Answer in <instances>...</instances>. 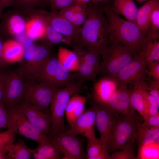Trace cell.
Wrapping results in <instances>:
<instances>
[{
    "instance_id": "obj_1",
    "label": "cell",
    "mask_w": 159,
    "mask_h": 159,
    "mask_svg": "<svg viewBox=\"0 0 159 159\" xmlns=\"http://www.w3.org/2000/svg\"><path fill=\"white\" fill-rule=\"evenodd\" d=\"M85 9L86 18L81 27L78 40L72 44L96 52L101 56L110 42L107 20L98 4L88 3Z\"/></svg>"
},
{
    "instance_id": "obj_2",
    "label": "cell",
    "mask_w": 159,
    "mask_h": 159,
    "mask_svg": "<svg viewBox=\"0 0 159 159\" xmlns=\"http://www.w3.org/2000/svg\"><path fill=\"white\" fill-rule=\"evenodd\" d=\"M107 20L110 41L120 42L138 53L142 49L145 38L134 22L120 17L110 4L101 6Z\"/></svg>"
},
{
    "instance_id": "obj_3",
    "label": "cell",
    "mask_w": 159,
    "mask_h": 159,
    "mask_svg": "<svg viewBox=\"0 0 159 159\" xmlns=\"http://www.w3.org/2000/svg\"><path fill=\"white\" fill-rule=\"evenodd\" d=\"M136 54L133 49L120 42L110 41L107 49L101 55L99 74L102 77L114 79Z\"/></svg>"
},
{
    "instance_id": "obj_4",
    "label": "cell",
    "mask_w": 159,
    "mask_h": 159,
    "mask_svg": "<svg viewBox=\"0 0 159 159\" xmlns=\"http://www.w3.org/2000/svg\"><path fill=\"white\" fill-rule=\"evenodd\" d=\"M70 72L61 64L57 57L51 55L41 66L35 80L39 83L58 89L77 82L73 73Z\"/></svg>"
},
{
    "instance_id": "obj_5",
    "label": "cell",
    "mask_w": 159,
    "mask_h": 159,
    "mask_svg": "<svg viewBox=\"0 0 159 159\" xmlns=\"http://www.w3.org/2000/svg\"><path fill=\"white\" fill-rule=\"evenodd\" d=\"M83 84L77 82L55 92L50 105L52 123L50 134L67 130L64 119L66 107L73 95L82 92Z\"/></svg>"
},
{
    "instance_id": "obj_6",
    "label": "cell",
    "mask_w": 159,
    "mask_h": 159,
    "mask_svg": "<svg viewBox=\"0 0 159 159\" xmlns=\"http://www.w3.org/2000/svg\"><path fill=\"white\" fill-rule=\"evenodd\" d=\"M137 118L136 115L116 116L110 151L113 152L134 147L138 120Z\"/></svg>"
},
{
    "instance_id": "obj_7",
    "label": "cell",
    "mask_w": 159,
    "mask_h": 159,
    "mask_svg": "<svg viewBox=\"0 0 159 159\" xmlns=\"http://www.w3.org/2000/svg\"><path fill=\"white\" fill-rule=\"evenodd\" d=\"M73 51L79 59V67L73 73L77 82L84 84L86 81L95 83L99 74L100 55L97 52L72 44Z\"/></svg>"
},
{
    "instance_id": "obj_8",
    "label": "cell",
    "mask_w": 159,
    "mask_h": 159,
    "mask_svg": "<svg viewBox=\"0 0 159 159\" xmlns=\"http://www.w3.org/2000/svg\"><path fill=\"white\" fill-rule=\"evenodd\" d=\"M51 44L30 45L24 51L18 74L23 78L35 80L42 64L51 55Z\"/></svg>"
},
{
    "instance_id": "obj_9",
    "label": "cell",
    "mask_w": 159,
    "mask_h": 159,
    "mask_svg": "<svg viewBox=\"0 0 159 159\" xmlns=\"http://www.w3.org/2000/svg\"><path fill=\"white\" fill-rule=\"evenodd\" d=\"M9 116L8 129L37 142L39 144L51 142L50 138L40 132L16 106L6 108Z\"/></svg>"
},
{
    "instance_id": "obj_10",
    "label": "cell",
    "mask_w": 159,
    "mask_h": 159,
    "mask_svg": "<svg viewBox=\"0 0 159 159\" xmlns=\"http://www.w3.org/2000/svg\"><path fill=\"white\" fill-rule=\"evenodd\" d=\"M147 64L142 49L135 55L132 59L123 67L114 79L118 85L130 84L148 86L146 82Z\"/></svg>"
},
{
    "instance_id": "obj_11",
    "label": "cell",
    "mask_w": 159,
    "mask_h": 159,
    "mask_svg": "<svg viewBox=\"0 0 159 159\" xmlns=\"http://www.w3.org/2000/svg\"><path fill=\"white\" fill-rule=\"evenodd\" d=\"M51 142L59 150L63 159H85L84 140L68 133L66 130L50 135Z\"/></svg>"
},
{
    "instance_id": "obj_12",
    "label": "cell",
    "mask_w": 159,
    "mask_h": 159,
    "mask_svg": "<svg viewBox=\"0 0 159 159\" xmlns=\"http://www.w3.org/2000/svg\"><path fill=\"white\" fill-rule=\"evenodd\" d=\"M55 89L42 84L28 82L24 83L21 100L43 110L51 112L50 105Z\"/></svg>"
},
{
    "instance_id": "obj_13",
    "label": "cell",
    "mask_w": 159,
    "mask_h": 159,
    "mask_svg": "<svg viewBox=\"0 0 159 159\" xmlns=\"http://www.w3.org/2000/svg\"><path fill=\"white\" fill-rule=\"evenodd\" d=\"M15 106L18 108L29 122L42 133L47 136L50 134L52 123L51 112L43 110L21 100Z\"/></svg>"
},
{
    "instance_id": "obj_14",
    "label": "cell",
    "mask_w": 159,
    "mask_h": 159,
    "mask_svg": "<svg viewBox=\"0 0 159 159\" xmlns=\"http://www.w3.org/2000/svg\"><path fill=\"white\" fill-rule=\"evenodd\" d=\"M96 110L95 126L100 135V139L109 153L116 116L107 107L94 102Z\"/></svg>"
},
{
    "instance_id": "obj_15",
    "label": "cell",
    "mask_w": 159,
    "mask_h": 159,
    "mask_svg": "<svg viewBox=\"0 0 159 159\" xmlns=\"http://www.w3.org/2000/svg\"><path fill=\"white\" fill-rule=\"evenodd\" d=\"M102 105L107 107L115 116L119 115H136L135 110L131 104L129 89L126 84L119 85L117 90L108 101Z\"/></svg>"
},
{
    "instance_id": "obj_16",
    "label": "cell",
    "mask_w": 159,
    "mask_h": 159,
    "mask_svg": "<svg viewBox=\"0 0 159 159\" xmlns=\"http://www.w3.org/2000/svg\"><path fill=\"white\" fill-rule=\"evenodd\" d=\"M96 115V108L92 104L91 107L85 109L77 118L72 126L66 130L67 132L76 136L82 135L87 139L96 138L95 131Z\"/></svg>"
},
{
    "instance_id": "obj_17",
    "label": "cell",
    "mask_w": 159,
    "mask_h": 159,
    "mask_svg": "<svg viewBox=\"0 0 159 159\" xmlns=\"http://www.w3.org/2000/svg\"><path fill=\"white\" fill-rule=\"evenodd\" d=\"M44 15L42 16L44 19L72 44L77 42L81 27L74 25L58 12H53Z\"/></svg>"
},
{
    "instance_id": "obj_18",
    "label": "cell",
    "mask_w": 159,
    "mask_h": 159,
    "mask_svg": "<svg viewBox=\"0 0 159 159\" xmlns=\"http://www.w3.org/2000/svg\"><path fill=\"white\" fill-rule=\"evenodd\" d=\"M24 87L22 78L18 73L13 72L7 75L3 98L6 108L14 107L20 102Z\"/></svg>"
},
{
    "instance_id": "obj_19",
    "label": "cell",
    "mask_w": 159,
    "mask_h": 159,
    "mask_svg": "<svg viewBox=\"0 0 159 159\" xmlns=\"http://www.w3.org/2000/svg\"><path fill=\"white\" fill-rule=\"evenodd\" d=\"M118 85L113 79L102 77L94 83L93 93L88 96L100 105L106 103L117 90Z\"/></svg>"
},
{
    "instance_id": "obj_20",
    "label": "cell",
    "mask_w": 159,
    "mask_h": 159,
    "mask_svg": "<svg viewBox=\"0 0 159 159\" xmlns=\"http://www.w3.org/2000/svg\"><path fill=\"white\" fill-rule=\"evenodd\" d=\"M88 97L76 93L70 98L66 107L65 115L69 127L73 125L77 118L84 112Z\"/></svg>"
},
{
    "instance_id": "obj_21",
    "label": "cell",
    "mask_w": 159,
    "mask_h": 159,
    "mask_svg": "<svg viewBox=\"0 0 159 159\" xmlns=\"http://www.w3.org/2000/svg\"><path fill=\"white\" fill-rule=\"evenodd\" d=\"M159 5V0H149L138 9L135 23L145 37L150 26L152 13Z\"/></svg>"
},
{
    "instance_id": "obj_22",
    "label": "cell",
    "mask_w": 159,
    "mask_h": 159,
    "mask_svg": "<svg viewBox=\"0 0 159 159\" xmlns=\"http://www.w3.org/2000/svg\"><path fill=\"white\" fill-rule=\"evenodd\" d=\"M147 89V87L140 84L133 85L129 89L131 106L143 118L148 115V105L144 94L145 90Z\"/></svg>"
},
{
    "instance_id": "obj_23",
    "label": "cell",
    "mask_w": 159,
    "mask_h": 159,
    "mask_svg": "<svg viewBox=\"0 0 159 159\" xmlns=\"http://www.w3.org/2000/svg\"><path fill=\"white\" fill-rule=\"evenodd\" d=\"M136 142L138 148L151 143L159 144V127L148 126L138 120L137 123Z\"/></svg>"
},
{
    "instance_id": "obj_24",
    "label": "cell",
    "mask_w": 159,
    "mask_h": 159,
    "mask_svg": "<svg viewBox=\"0 0 159 159\" xmlns=\"http://www.w3.org/2000/svg\"><path fill=\"white\" fill-rule=\"evenodd\" d=\"M24 52L22 45L16 41L9 40L3 43L2 53L5 62L13 63L21 61Z\"/></svg>"
},
{
    "instance_id": "obj_25",
    "label": "cell",
    "mask_w": 159,
    "mask_h": 159,
    "mask_svg": "<svg viewBox=\"0 0 159 159\" xmlns=\"http://www.w3.org/2000/svg\"><path fill=\"white\" fill-rule=\"evenodd\" d=\"M112 6L117 14H120L127 20L135 23L138 9L133 0H113Z\"/></svg>"
},
{
    "instance_id": "obj_26",
    "label": "cell",
    "mask_w": 159,
    "mask_h": 159,
    "mask_svg": "<svg viewBox=\"0 0 159 159\" xmlns=\"http://www.w3.org/2000/svg\"><path fill=\"white\" fill-rule=\"evenodd\" d=\"M6 159H29L32 157V149L29 148L25 142L19 139L16 143L7 144Z\"/></svg>"
},
{
    "instance_id": "obj_27",
    "label": "cell",
    "mask_w": 159,
    "mask_h": 159,
    "mask_svg": "<svg viewBox=\"0 0 159 159\" xmlns=\"http://www.w3.org/2000/svg\"><path fill=\"white\" fill-rule=\"evenodd\" d=\"M87 139V159H110V155L100 138Z\"/></svg>"
},
{
    "instance_id": "obj_28",
    "label": "cell",
    "mask_w": 159,
    "mask_h": 159,
    "mask_svg": "<svg viewBox=\"0 0 159 159\" xmlns=\"http://www.w3.org/2000/svg\"><path fill=\"white\" fill-rule=\"evenodd\" d=\"M62 154L51 142L39 144L32 149V157L34 159H61Z\"/></svg>"
},
{
    "instance_id": "obj_29",
    "label": "cell",
    "mask_w": 159,
    "mask_h": 159,
    "mask_svg": "<svg viewBox=\"0 0 159 159\" xmlns=\"http://www.w3.org/2000/svg\"><path fill=\"white\" fill-rule=\"evenodd\" d=\"M57 58L61 64L69 71H76L79 67L78 57L74 51L60 47L58 50Z\"/></svg>"
},
{
    "instance_id": "obj_30",
    "label": "cell",
    "mask_w": 159,
    "mask_h": 159,
    "mask_svg": "<svg viewBox=\"0 0 159 159\" xmlns=\"http://www.w3.org/2000/svg\"><path fill=\"white\" fill-rule=\"evenodd\" d=\"M142 49L143 51L147 63L159 61V38L146 37Z\"/></svg>"
},
{
    "instance_id": "obj_31",
    "label": "cell",
    "mask_w": 159,
    "mask_h": 159,
    "mask_svg": "<svg viewBox=\"0 0 159 159\" xmlns=\"http://www.w3.org/2000/svg\"><path fill=\"white\" fill-rule=\"evenodd\" d=\"M46 23L42 17L34 18L26 24V31L30 39H36L45 36Z\"/></svg>"
},
{
    "instance_id": "obj_32",
    "label": "cell",
    "mask_w": 159,
    "mask_h": 159,
    "mask_svg": "<svg viewBox=\"0 0 159 159\" xmlns=\"http://www.w3.org/2000/svg\"><path fill=\"white\" fill-rule=\"evenodd\" d=\"M137 159H159V144L153 143L143 145L138 148Z\"/></svg>"
},
{
    "instance_id": "obj_33",
    "label": "cell",
    "mask_w": 159,
    "mask_h": 159,
    "mask_svg": "<svg viewBox=\"0 0 159 159\" xmlns=\"http://www.w3.org/2000/svg\"><path fill=\"white\" fill-rule=\"evenodd\" d=\"M26 24L22 17L18 15H14L9 19L7 26L11 33L19 35L22 34L26 30Z\"/></svg>"
},
{
    "instance_id": "obj_34",
    "label": "cell",
    "mask_w": 159,
    "mask_h": 159,
    "mask_svg": "<svg viewBox=\"0 0 159 159\" xmlns=\"http://www.w3.org/2000/svg\"><path fill=\"white\" fill-rule=\"evenodd\" d=\"M45 22L46 26L45 36L46 37L50 43L52 44L64 43L68 46L72 45V43L64 36Z\"/></svg>"
},
{
    "instance_id": "obj_35",
    "label": "cell",
    "mask_w": 159,
    "mask_h": 159,
    "mask_svg": "<svg viewBox=\"0 0 159 159\" xmlns=\"http://www.w3.org/2000/svg\"><path fill=\"white\" fill-rule=\"evenodd\" d=\"M159 5L156 7L152 13L150 26L146 37L151 38H159Z\"/></svg>"
},
{
    "instance_id": "obj_36",
    "label": "cell",
    "mask_w": 159,
    "mask_h": 159,
    "mask_svg": "<svg viewBox=\"0 0 159 159\" xmlns=\"http://www.w3.org/2000/svg\"><path fill=\"white\" fill-rule=\"evenodd\" d=\"M144 94L148 105V114L155 115L159 114V105L156 100L150 94L147 90H145Z\"/></svg>"
},
{
    "instance_id": "obj_37",
    "label": "cell",
    "mask_w": 159,
    "mask_h": 159,
    "mask_svg": "<svg viewBox=\"0 0 159 159\" xmlns=\"http://www.w3.org/2000/svg\"><path fill=\"white\" fill-rule=\"evenodd\" d=\"M113 152L110 159H135L134 147Z\"/></svg>"
},
{
    "instance_id": "obj_38",
    "label": "cell",
    "mask_w": 159,
    "mask_h": 159,
    "mask_svg": "<svg viewBox=\"0 0 159 159\" xmlns=\"http://www.w3.org/2000/svg\"><path fill=\"white\" fill-rule=\"evenodd\" d=\"M48 1L54 12L75 4L74 0H49Z\"/></svg>"
},
{
    "instance_id": "obj_39",
    "label": "cell",
    "mask_w": 159,
    "mask_h": 159,
    "mask_svg": "<svg viewBox=\"0 0 159 159\" xmlns=\"http://www.w3.org/2000/svg\"><path fill=\"white\" fill-rule=\"evenodd\" d=\"M45 0H16L14 5L25 9H30L41 5Z\"/></svg>"
},
{
    "instance_id": "obj_40",
    "label": "cell",
    "mask_w": 159,
    "mask_h": 159,
    "mask_svg": "<svg viewBox=\"0 0 159 159\" xmlns=\"http://www.w3.org/2000/svg\"><path fill=\"white\" fill-rule=\"evenodd\" d=\"M147 74L153 77L155 80L159 81V61L148 63Z\"/></svg>"
},
{
    "instance_id": "obj_41",
    "label": "cell",
    "mask_w": 159,
    "mask_h": 159,
    "mask_svg": "<svg viewBox=\"0 0 159 159\" xmlns=\"http://www.w3.org/2000/svg\"><path fill=\"white\" fill-rule=\"evenodd\" d=\"M15 136V134L10 129L0 132V147L14 143Z\"/></svg>"
},
{
    "instance_id": "obj_42",
    "label": "cell",
    "mask_w": 159,
    "mask_h": 159,
    "mask_svg": "<svg viewBox=\"0 0 159 159\" xmlns=\"http://www.w3.org/2000/svg\"><path fill=\"white\" fill-rule=\"evenodd\" d=\"M147 90L159 105V81L150 80Z\"/></svg>"
},
{
    "instance_id": "obj_43",
    "label": "cell",
    "mask_w": 159,
    "mask_h": 159,
    "mask_svg": "<svg viewBox=\"0 0 159 159\" xmlns=\"http://www.w3.org/2000/svg\"><path fill=\"white\" fill-rule=\"evenodd\" d=\"M8 120V114L3 101L0 102V129H7Z\"/></svg>"
},
{
    "instance_id": "obj_44",
    "label": "cell",
    "mask_w": 159,
    "mask_h": 159,
    "mask_svg": "<svg viewBox=\"0 0 159 159\" xmlns=\"http://www.w3.org/2000/svg\"><path fill=\"white\" fill-rule=\"evenodd\" d=\"M86 18V12L84 11L76 12L70 22L74 25L79 26L83 24Z\"/></svg>"
},
{
    "instance_id": "obj_45",
    "label": "cell",
    "mask_w": 159,
    "mask_h": 159,
    "mask_svg": "<svg viewBox=\"0 0 159 159\" xmlns=\"http://www.w3.org/2000/svg\"><path fill=\"white\" fill-rule=\"evenodd\" d=\"M143 123L148 126L153 127H159V114L155 115H148L143 118Z\"/></svg>"
},
{
    "instance_id": "obj_46",
    "label": "cell",
    "mask_w": 159,
    "mask_h": 159,
    "mask_svg": "<svg viewBox=\"0 0 159 159\" xmlns=\"http://www.w3.org/2000/svg\"><path fill=\"white\" fill-rule=\"evenodd\" d=\"M7 75L4 72H0V102L3 101L4 88Z\"/></svg>"
},
{
    "instance_id": "obj_47",
    "label": "cell",
    "mask_w": 159,
    "mask_h": 159,
    "mask_svg": "<svg viewBox=\"0 0 159 159\" xmlns=\"http://www.w3.org/2000/svg\"><path fill=\"white\" fill-rule=\"evenodd\" d=\"M16 0H0V9L2 11L5 8L14 5Z\"/></svg>"
},
{
    "instance_id": "obj_48",
    "label": "cell",
    "mask_w": 159,
    "mask_h": 159,
    "mask_svg": "<svg viewBox=\"0 0 159 159\" xmlns=\"http://www.w3.org/2000/svg\"><path fill=\"white\" fill-rule=\"evenodd\" d=\"M7 144L0 147V159H6V153H7L6 145Z\"/></svg>"
},
{
    "instance_id": "obj_49",
    "label": "cell",
    "mask_w": 159,
    "mask_h": 159,
    "mask_svg": "<svg viewBox=\"0 0 159 159\" xmlns=\"http://www.w3.org/2000/svg\"><path fill=\"white\" fill-rule=\"evenodd\" d=\"M3 43L0 39V66L2 65L5 62L3 58L2 50Z\"/></svg>"
},
{
    "instance_id": "obj_50",
    "label": "cell",
    "mask_w": 159,
    "mask_h": 159,
    "mask_svg": "<svg viewBox=\"0 0 159 159\" xmlns=\"http://www.w3.org/2000/svg\"><path fill=\"white\" fill-rule=\"evenodd\" d=\"M75 4L84 5L89 3L91 0H74Z\"/></svg>"
},
{
    "instance_id": "obj_51",
    "label": "cell",
    "mask_w": 159,
    "mask_h": 159,
    "mask_svg": "<svg viewBox=\"0 0 159 159\" xmlns=\"http://www.w3.org/2000/svg\"><path fill=\"white\" fill-rule=\"evenodd\" d=\"M110 0H91V3L93 4H98L99 3H106Z\"/></svg>"
},
{
    "instance_id": "obj_52",
    "label": "cell",
    "mask_w": 159,
    "mask_h": 159,
    "mask_svg": "<svg viewBox=\"0 0 159 159\" xmlns=\"http://www.w3.org/2000/svg\"><path fill=\"white\" fill-rule=\"evenodd\" d=\"M136 1L140 3H141L143 1H146L147 0H136Z\"/></svg>"
},
{
    "instance_id": "obj_53",
    "label": "cell",
    "mask_w": 159,
    "mask_h": 159,
    "mask_svg": "<svg viewBox=\"0 0 159 159\" xmlns=\"http://www.w3.org/2000/svg\"><path fill=\"white\" fill-rule=\"evenodd\" d=\"M1 12H2V11L0 9V16H1Z\"/></svg>"
},
{
    "instance_id": "obj_54",
    "label": "cell",
    "mask_w": 159,
    "mask_h": 159,
    "mask_svg": "<svg viewBox=\"0 0 159 159\" xmlns=\"http://www.w3.org/2000/svg\"><path fill=\"white\" fill-rule=\"evenodd\" d=\"M46 1H48L49 0H45Z\"/></svg>"
}]
</instances>
